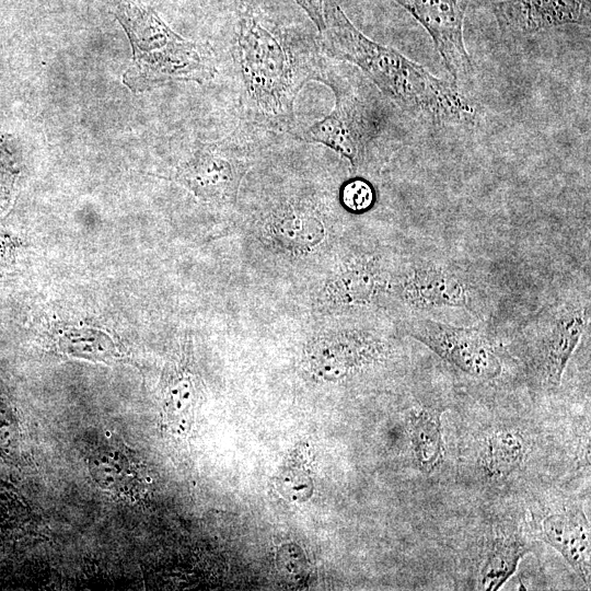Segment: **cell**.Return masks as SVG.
Instances as JSON below:
<instances>
[{
	"label": "cell",
	"instance_id": "12",
	"mask_svg": "<svg viewBox=\"0 0 591 591\" xmlns=\"http://www.w3.org/2000/svg\"><path fill=\"white\" fill-rule=\"evenodd\" d=\"M389 350L381 338L361 331L323 337L311 345V363L328 379H341L370 366Z\"/></svg>",
	"mask_w": 591,
	"mask_h": 591
},
{
	"label": "cell",
	"instance_id": "22",
	"mask_svg": "<svg viewBox=\"0 0 591 591\" xmlns=\"http://www.w3.org/2000/svg\"><path fill=\"white\" fill-rule=\"evenodd\" d=\"M343 205L352 212L368 210L375 200L373 187L362 178L347 182L340 194Z\"/></svg>",
	"mask_w": 591,
	"mask_h": 591
},
{
	"label": "cell",
	"instance_id": "20",
	"mask_svg": "<svg viewBox=\"0 0 591 591\" xmlns=\"http://www.w3.org/2000/svg\"><path fill=\"white\" fill-rule=\"evenodd\" d=\"M19 175L14 138L0 131V213L10 205Z\"/></svg>",
	"mask_w": 591,
	"mask_h": 591
},
{
	"label": "cell",
	"instance_id": "9",
	"mask_svg": "<svg viewBox=\"0 0 591 591\" xmlns=\"http://www.w3.org/2000/svg\"><path fill=\"white\" fill-rule=\"evenodd\" d=\"M428 32L443 63L455 81L465 80L473 63L463 37L471 0H394Z\"/></svg>",
	"mask_w": 591,
	"mask_h": 591
},
{
	"label": "cell",
	"instance_id": "4",
	"mask_svg": "<svg viewBox=\"0 0 591 591\" xmlns=\"http://www.w3.org/2000/svg\"><path fill=\"white\" fill-rule=\"evenodd\" d=\"M358 76L327 62L321 80L334 93L329 114L291 134L301 141L323 144L349 161L357 171L364 163L371 144L379 138L382 120L367 86Z\"/></svg>",
	"mask_w": 591,
	"mask_h": 591
},
{
	"label": "cell",
	"instance_id": "3",
	"mask_svg": "<svg viewBox=\"0 0 591 591\" xmlns=\"http://www.w3.org/2000/svg\"><path fill=\"white\" fill-rule=\"evenodd\" d=\"M124 27L132 59L123 81L134 92L176 81L206 83L217 73V58L208 43L187 39L171 30L141 0H109Z\"/></svg>",
	"mask_w": 591,
	"mask_h": 591
},
{
	"label": "cell",
	"instance_id": "11",
	"mask_svg": "<svg viewBox=\"0 0 591 591\" xmlns=\"http://www.w3.org/2000/svg\"><path fill=\"white\" fill-rule=\"evenodd\" d=\"M493 12L502 36L524 38L556 26H589L591 1L502 0L494 4Z\"/></svg>",
	"mask_w": 591,
	"mask_h": 591
},
{
	"label": "cell",
	"instance_id": "23",
	"mask_svg": "<svg viewBox=\"0 0 591 591\" xmlns=\"http://www.w3.org/2000/svg\"><path fill=\"white\" fill-rule=\"evenodd\" d=\"M306 13L318 33L325 28V10L328 0H294Z\"/></svg>",
	"mask_w": 591,
	"mask_h": 591
},
{
	"label": "cell",
	"instance_id": "25",
	"mask_svg": "<svg viewBox=\"0 0 591 591\" xmlns=\"http://www.w3.org/2000/svg\"><path fill=\"white\" fill-rule=\"evenodd\" d=\"M14 436V417L5 403L0 401V444H8L12 442Z\"/></svg>",
	"mask_w": 591,
	"mask_h": 591
},
{
	"label": "cell",
	"instance_id": "24",
	"mask_svg": "<svg viewBox=\"0 0 591 591\" xmlns=\"http://www.w3.org/2000/svg\"><path fill=\"white\" fill-rule=\"evenodd\" d=\"M20 241L10 233L0 232V271L10 267L14 260Z\"/></svg>",
	"mask_w": 591,
	"mask_h": 591
},
{
	"label": "cell",
	"instance_id": "19",
	"mask_svg": "<svg viewBox=\"0 0 591 591\" xmlns=\"http://www.w3.org/2000/svg\"><path fill=\"white\" fill-rule=\"evenodd\" d=\"M196 401V386L190 373L183 371L174 375L165 390L164 414L169 427L176 433L188 430L194 405Z\"/></svg>",
	"mask_w": 591,
	"mask_h": 591
},
{
	"label": "cell",
	"instance_id": "15",
	"mask_svg": "<svg viewBox=\"0 0 591 591\" xmlns=\"http://www.w3.org/2000/svg\"><path fill=\"white\" fill-rule=\"evenodd\" d=\"M441 409L420 408L410 415V437L415 457L425 473L433 472L443 457Z\"/></svg>",
	"mask_w": 591,
	"mask_h": 591
},
{
	"label": "cell",
	"instance_id": "8",
	"mask_svg": "<svg viewBox=\"0 0 591 591\" xmlns=\"http://www.w3.org/2000/svg\"><path fill=\"white\" fill-rule=\"evenodd\" d=\"M590 315L589 300L573 299L546 311L535 322L541 373L551 387L560 384Z\"/></svg>",
	"mask_w": 591,
	"mask_h": 591
},
{
	"label": "cell",
	"instance_id": "6",
	"mask_svg": "<svg viewBox=\"0 0 591 591\" xmlns=\"http://www.w3.org/2000/svg\"><path fill=\"white\" fill-rule=\"evenodd\" d=\"M408 334L464 373L491 380L501 373V363L480 331L454 326L414 314L407 320Z\"/></svg>",
	"mask_w": 591,
	"mask_h": 591
},
{
	"label": "cell",
	"instance_id": "5",
	"mask_svg": "<svg viewBox=\"0 0 591 591\" xmlns=\"http://www.w3.org/2000/svg\"><path fill=\"white\" fill-rule=\"evenodd\" d=\"M244 138L237 128L220 140L199 142L192 158L175 170L172 179L205 201H234L251 166L250 147Z\"/></svg>",
	"mask_w": 591,
	"mask_h": 591
},
{
	"label": "cell",
	"instance_id": "21",
	"mask_svg": "<svg viewBox=\"0 0 591 591\" xmlns=\"http://www.w3.org/2000/svg\"><path fill=\"white\" fill-rule=\"evenodd\" d=\"M90 473L95 484L102 489L118 488L126 478V467L118 455L99 452L91 457Z\"/></svg>",
	"mask_w": 591,
	"mask_h": 591
},
{
	"label": "cell",
	"instance_id": "13",
	"mask_svg": "<svg viewBox=\"0 0 591 591\" xmlns=\"http://www.w3.org/2000/svg\"><path fill=\"white\" fill-rule=\"evenodd\" d=\"M389 285V275L373 255L354 256L328 280V300L341 308H364L373 304Z\"/></svg>",
	"mask_w": 591,
	"mask_h": 591
},
{
	"label": "cell",
	"instance_id": "2",
	"mask_svg": "<svg viewBox=\"0 0 591 591\" xmlns=\"http://www.w3.org/2000/svg\"><path fill=\"white\" fill-rule=\"evenodd\" d=\"M318 34L325 56L358 67L385 97L409 116L436 125L474 120L475 104L456 86L436 78L396 49L366 36L329 0L325 28Z\"/></svg>",
	"mask_w": 591,
	"mask_h": 591
},
{
	"label": "cell",
	"instance_id": "1",
	"mask_svg": "<svg viewBox=\"0 0 591 591\" xmlns=\"http://www.w3.org/2000/svg\"><path fill=\"white\" fill-rule=\"evenodd\" d=\"M324 56L314 35L241 12L232 60L242 121L271 132L296 129L297 97L308 82H321Z\"/></svg>",
	"mask_w": 591,
	"mask_h": 591
},
{
	"label": "cell",
	"instance_id": "7",
	"mask_svg": "<svg viewBox=\"0 0 591 591\" xmlns=\"http://www.w3.org/2000/svg\"><path fill=\"white\" fill-rule=\"evenodd\" d=\"M394 289L415 314L447 308H472L476 288L462 269L436 260L418 259L397 275Z\"/></svg>",
	"mask_w": 591,
	"mask_h": 591
},
{
	"label": "cell",
	"instance_id": "16",
	"mask_svg": "<svg viewBox=\"0 0 591 591\" xmlns=\"http://www.w3.org/2000/svg\"><path fill=\"white\" fill-rule=\"evenodd\" d=\"M526 553V544L515 535L497 538L482 564L478 577L479 589L485 591L500 589L514 573Z\"/></svg>",
	"mask_w": 591,
	"mask_h": 591
},
{
	"label": "cell",
	"instance_id": "14",
	"mask_svg": "<svg viewBox=\"0 0 591 591\" xmlns=\"http://www.w3.org/2000/svg\"><path fill=\"white\" fill-rule=\"evenodd\" d=\"M544 540L556 548L590 586V525L580 508H564L549 513L542 522Z\"/></svg>",
	"mask_w": 591,
	"mask_h": 591
},
{
	"label": "cell",
	"instance_id": "17",
	"mask_svg": "<svg viewBox=\"0 0 591 591\" xmlns=\"http://www.w3.org/2000/svg\"><path fill=\"white\" fill-rule=\"evenodd\" d=\"M56 337L58 348L68 356L102 362H111L118 356L116 343L101 329L66 325Z\"/></svg>",
	"mask_w": 591,
	"mask_h": 591
},
{
	"label": "cell",
	"instance_id": "10",
	"mask_svg": "<svg viewBox=\"0 0 591 591\" xmlns=\"http://www.w3.org/2000/svg\"><path fill=\"white\" fill-rule=\"evenodd\" d=\"M324 209L310 196H291L275 202L265 213L264 232L279 250L304 255L325 240Z\"/></svg>",
	"mask_w": 591,
	"mask_h": 591
},
{
	"label": "cell",
	"instance_id": "18",
	"mask_svg": "<svg viewBox=\"0 0 591 591\" xmlns=\"http://www.w3.org/2000/svg\"><path fill=\"white\" fill-rule=\"evenodd\" d=\"M525 454V440L518 431L497 430L486 439L483 466L491 477H507L519 468Z\"/></svg>",
	"mask_w": 591,
	"mask_h": 591
}]
</instances>
